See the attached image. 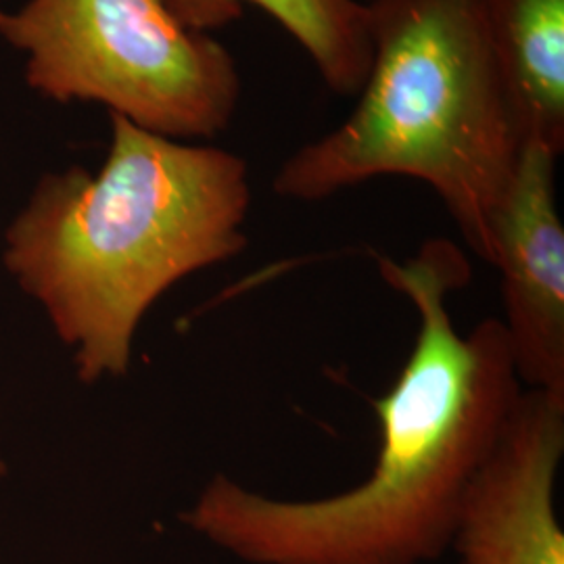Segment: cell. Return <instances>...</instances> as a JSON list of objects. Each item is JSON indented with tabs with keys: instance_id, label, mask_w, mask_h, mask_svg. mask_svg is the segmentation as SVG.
<instances>
[{
	"instance_id": "obj_6",
	"label": "cell",
	"mask_w": 564,
	"mask_h": 564,
	"mask_svg": "<svg viewBox=\"0 0 564 564\" xmlns=\"http://www.w3.org/2000/svg\"><path fill=\"white\" fill-rule=\"evenodd\" d=\"M564 402L524 389L464 496L449 550L460 564H564L556 479Z\"/></svg>"
},
{
	"instance_id": "obj_11",
	"label": "cell",
	"mask_w": 564,
	"mask_h": 564,
	"mask_svg": "<svg viewBox=\"0 0 564 564\" xmlns=\"http://www.w3.org/2000/svg\"><path fill=\"white\" fill-rule=\"evenodd\" d=\"M0 15H2V11H0Z\"/></svg>"
},
{
	"instance_id": "obj_2",
	"label": "cell",
	"mask_w": 564,
	"mask_h": 564,
	"mask_svg": "<svg viewBox=\"0 0 564 564\" xmlns=\"http://www.w3.org/2000/svg\"><path fill=\"white\" fill-rule=\"evenodd\" d=\"M111 116L99 174L46 176L7 230L4 263L44 305L78 377H123L149 307L176 282L241 256L251 207L241 155Z\"/></svg>"
},
{
	"instance_id": "obj_5",
	"label": "cell",
	"mask_w": 564,
	"mask_h": 564,
	"mask_svg": "<svg viewBox=\"0 0 564 564\" xmlns=\"http://www.w3.org/2000/svg\"><path fill=\"white\" fill-rule=\"evenodd\" d=\"M556 158L524 142L491 223V265L502 276L506 337L524 389L564 402V226Z\"/></svg>"
},
{
	"instance_id": "obj_7",
	"label": "cell",
	"mask_w": 564,
	"mask_h": 564,
	"mask_svg": "<svg viewBox=\"0 0 564 564\" xmlns=\"http://www.w3.org/2000/svg\"><path fill=\"white\" fill-rule=\"evenodd\" d=\"M524 142L564 149V0H477Z\"/></svg>"
},
{
	"instance_id": "obj_9",
	"label": "cell",
	"mask_w": 564,
	"mask_h": 564,
	"mask_svg": "<svg viewBox=\"0 0 564 564\" xmlns=\"http://www.w3.org/2000/svg\"><path fill=\"white\" fill-rule=\"evenodd\" d=\"M4 475V464L0 463V477Z\"/></svg>"
},
{
	"instance_id": "obj_8",
	"label": "cell",
	"mask_w": 564,
	"mask_h": 564,
	"mask_svg": "<svg viewBox=\"0 0 564 564\" xmlns=\"http://www.w3.org/2000/svg\"><path fill=\"white\" fill-rule=\"evenodd\" d=\"M178 20L209 34L260 7L300 42L326 86L339 95L362 90L372 63L370 11L364 0H165Z\"/></svg>"
},
{
	"instance_id": "obj_3",
	"label": "cell",
	"mask_w": 564,
	"mask_h": 564,
	"mask_svg": "<svg viewBox=\"0 0 564 564\" xmlns=\"http://www.w3.org/2000/svg\"><path fill=\"white\" fill-rule=\"evenodd\" d=\"M372 63L337 130L295 151L272 188L323 202L379 176L429 184L491 263V223L523 149L477 0H370Z\"/></svg>"
},
{
	"instance_id": "obj_10",
	"label": "cell",
	"mask_w": 564,
	"mask_h": 564,
	"mask_svg": "<svg viewBox=\"0 0 564 564\" xmlns=\"http://www.w3.org/2000/svg\"><path fill=\"white\" fill-rule=\"evenodd\" d=\"M364 2H370V0H364Z\"/></svg>"
},
{
	"instance_id": "obj_4",
	"label": "cell",
	"mask_w": 564,
	"mask_h": 564,
	"mask_svg": "<svg viewBox=\"0 0 564 564\" xmlns=\"http://www.w3.org/2000/svg\"><path fill=\"white\" fill-rule=\"evenodd\" d=\"M25 80L57 102H101L165 139H214L241 99L237 61L165 0H28L0 15Z\"/></svg>"
},
{
	"instance_id": "obj_1",
	"label": "cell",
	"mask_w": 564,
	"mask_h": 564,
	"mask_svg": "<svg viewBox=\"0 0 564 564\" xmlns=\"http://www.w3.org/2000/svg\"><path fill=\"white\" fill-rule=\"evenodd\" d=\"M384 282L419 314L398 381L375 410L381 447L368 479L318 500H281L218 473L181 521L247 564H426L442 558L464 496L498 444L524 391L500 318L470 333L452 323L447 297L470 263L447 239L395 262Z\"/></svg>"
}]
</instances>
